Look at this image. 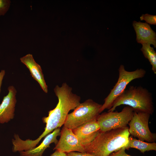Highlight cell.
Masks as SVG:
<instances>
[{
    "instance_id": "6da1fadb",
    "label": "cell",
    "mask_w": 156,
    "mask_h": 156,
    "mask_svg": "<svg viewBox=\"0 0 156 156\" xmlns=\"http://www.w3.org/2000/svg\"><path fill=\"white\" fill-rule=\"evenodd\" d=\"M72 90L65 82L61 87L55 86L54 90L58 103L54 109L49 111L48 116L42 118L43 122L46 124L44 131L36 139L29 140V144L31 147H35L43 138L64 125L69 112L74 110L80 103V97L73 93Z\"/></svg>"
},
{
    "instance_id": "7a4b0ae2",
    "label": "cell",
    "mask_w": 156,
    "mask_h": 156,
    "mask_svg": "<svg viewBox=\"0 0 156 156\" xmlns=\"http://www.w3.org/2000/svg\"><path fill=\"white\" fill-rule=\"evenodd\" d=\"M130 135L127 126L104 132L100 131L91 142L84 146L85 152L95 156H109L127 144Z\"/></svg>"
},
{
    "instance_id": "3957f363",
    "label": "cell",
    "mask_w": 156,
    "mask_h": 156,
    "mask_svg": "<svg viewBox=\"0 0 156 156\" xmlns=\"http://www.w3.org/2000/svg\"><path fill=\"white\" fill-rule=\"evenodd\" d=\"M122 105L130 107L137 112H144L151 115L154 112L152 94L141 86H131L125 89L114 100L108 112L114 111L117 107Z\"/></svg>"
},
{
    "instance_id": "277c9868",
    "label": "cell",
    "mask_w": 156,
    "mask_h": 156,
    "mask_svg": "<svg viewBox=\"0 0 156 156\" xmlns=\"http://www.w3.org/2000/svg\"><path fill=\"white\" fill-rule=\"evenodd\" d=\"M102 105L91 99L80 103L72 112L68 114L64 126L72 130L96 119Z\"/></svg>"
},
{
    "instance_id": "5b68a950",
    "label": "cell",
    "mask_w": 156,
    "mask_h": 156,
    "mask_svg": "<svg viewBox=\"0 0 156 156\" xmlns=\"http://www.w3.org/2000/svg\"><path fill=\"white\" fill-rule=\"evenodd\" d=\"M119 77L116 83L109 93L104 99V102L100 109V113L106 109H109L116 99L125 90L128 84L132 80L142 78L146 74V71L142 68L129 71L126 70L123 65L119 69Z\"/></svg>"
},
{
    "instance_id": "8992f818",
    "label": "cell",
    "mask_w": 156,
    "mask_h": 156,
    "mask_svg": "<svg viewBox=\"0 0 156 156\" xmlns=\"http://www.w3.org/2000/svg\"><path fill=\"white\" fill-rule=\"evenodd\" d=\"M133 112L132 108L127 106L120 112L109 111L99 114L96 120L100 127V131L104 132L127 126Z\"/></svg>"
},
{
    "instance_id": "52a82bcc",
    "label": "cell",
    "mask_w": 156,
    "mask_h": 156,
    "mask_svg": "<svg viewBox=\"0 0 156 156\" xmlns=\"http://www.w3.org/2000/svg\"><path fill=\"white\" fill-rule=\"evenodd\" d=\"M150 115L146 112L134 111L132 118L128 124L130 134L142 141L155 142L156 140V134L151 131L148 126Z\"/></svg>"
},
{
    "instance_id": "ba28073f",
    "label": "cell",
    "mask_w": 156,
    "mask_h": 156,
    "mask_svg": "<svg viewBox=\"0 0 156 156\" xmlns=\"http://www.w3.org/2000/svg\"><path fill=\"white\" fill-rule=\"evenodd\" d=\"M60 136L53 150L66 153L73 151L86 153L84 146L72 130L63 126Z\"/></svg>"
},
{
    "instance_id": "9c48e42d",
    "label": "cell",
    "mask_w": 156,
    "mask_h": 156,
    "mask_svg": "<svg viewBox=\"0 0 156 156\" xmlns=\"http://www.w3.org/2000/svg\"><path fill=\"white\" fill-rule=\"evenodd\" d=\"M8 90V93L3 97L0 105V123L1 124L8 122L14 116L17 91L13 86H9Z\"/></svg>"
},
{
    "instance_id": "30bf717a",
    "label": "cell",
    "mask_w": 156,
    "mask_h": 156,
    "mask_svg": "<svg viewBox=\"0 0 156 156\" xmlns=\"http://www.w3.org/2000/svg\"><path fill=\"white\" fill-rule=\"evenodd\" d=\"M72 131L84 146L91 142L97 135L100 131V127L96 119L84 124Z\"/></svg>"
},
{
    "instance_id": "8fae6325",
    "label": "cell",
    "mask_w": 156,
    "mask_h": 156,
    "mask_svg": "<svg viewBox=\"0 0 156 156\" xmlns=\"http://www.w3.org/2000/svg\"><path fill=\"white\" fill-rule=\"evenodd\" d=\"M133 25L136 33V40L141 44H153L156 47V34L146 23L134 21Z\"/></svg>"
},
{
    "instance_id": "7c38bea8",
    "label": "cell",
    "mask_w": 156,
    "mask_h": 156,
    "mask_svg": "<svg viewBox=\"0 0 156 156\" xmlns=\"http://www.w3.org/2000/svg\"><path fill=\"white\" fill-rule=\"evenodd\" d=\"M20 60L28 69L32 77L39 83L44 92L47 93L48 86L45 81L41 67L36 62L32 55L27 54L20 58Z\"/></svg>"
},
{
    "instance_id": "4fadbf2b",
    "label": "cell",
    "mask_w": 156,
    "mask_h": 156,
    "mask_svg": "<svg viewBox=\"0 0 156 156\" xmlns=\"http://www.w3.org/2000/svg\"><path fill=\"white\" fill-rule=\"evenodd\" d=\"M61 131L60 128H57L53 132L47 135L40 144L37 147L27 151L20 152V156H42V154L50 145L54 143L55 145L58 142L57 138L60 136Z\"/></svg>"
},
{
    "instance_id": "5bb4252c",
    "label": "cell",
    "mask_w": 156,
    "mask_h": 156,
    "mask_svg": "<svg viewBox=\"0 0 156 156\" xmlns=\"http://www.w3.org/2000/svg\"><path fill=\"white\" fill-rule=\"evenodd\" d=\"M125 149L134 148L139 150L142 153L152 150L156 151V143L154 142H146L138 140L133 136H129L127 144L125 146Z\"/></svg>"
},
{
    "instance_id": "9a60e30c",
    "label": "cell",
    "mask_w": 156,
    "mask_h": 156,
    "mask_svg": "<svg viewBox=\"0 0 156 156\" xmlns=\"http://www.w3.org/2000/svg\"><path fill=\"white\" fill-rule=\"evenodd\" d=\"M141 49L144 56L147 59L152 66V70L155 74H156V52L150 45L142 44Z\"/></svg>"
},
{
    "instance_id": "2e32d148",
    "label": "cell",
    "mask_w": 156,
    "mask_h": 156,
    "mask_svg": "<svg viewBox=\"0 0 156 156\" xmlns=\"http://www.w3.org/2000/svg\"><path fill=\"white\" fill-rule=\"evenodd\" d=\"M9 0H0V16L4 15L8 10L10 5Z\"/></svg>"
},
{
    "instance_id": "e0dca14e",
    "label": "cell",
    "mask_w": 156,
    "mask_h": 156,
    "mask_svg": "<svg viewBox=\"0 0 156 156\" xmlns=\"http://www.w3.org/2000/svg\"><path fill=\"white\" fill-rule=\"evenodd\" d=\"M141 20H144L147 23L151 25H156V16L149 14H143L140 17Z\"/></svg>"
},
{
    "instance_id": "ac0fdd59",
    "label": "cell",
    "mask_w": 156,
    "mask_h": 156,
    "mask_svg": "<svg viewBox=\"0 0 156 156\" xmlns=\"http://www.w3.org/2000/svg\"><path fill=\"white\" fill-rule=\"evenodd\" d=\"M125 146H123L115 153H113L109 156H132L126 153Z\"/></svg>"
},
{
    "instance_id": "d6986e66",
    "label": "cell",
    "mask_w": 156,
    "mask_h": 156,
    "mask_svg": "<svg viewBox=\"0 0 156 156\" xmlns=\"http://www.w3.org/2000/svg\"><path fill=\"white\" fill-rule=\"evenodd\" d=\"M67 156H95L90 153L73 151L67 153Z\"/></svg>"
},
{
    "instance_id": "ffe728a7",
    "label": "cell",
    "mask_w": 156,
    "mask_h": 156,
    "mask_svg": "<svg viewBox=\"0 0 156 156\" xmlns=\"http://www.w3.org/2000/svg\"><path fill=\"white\" fill-rule=\"evenodd\" d=\"M50 156H67V153L61 152L57 150L52 153Z\"/></svg>"
},
{
    "instance_id": "44dd1931",
    "label": "cell",
    "mask_w": 156,
    "mask_h": 156,
    "mask_svg": "<svg viewBox=\"0 0 156 156\" xmlns=\"http://www.w3.org/2000/svg\"><path fill=\"white\" fill-rule=\"evenodd\" d=\"M5 74V71L4 70H2L0 72V92H1V88L2 85V80Z\"/></svg>"
},
{
    "instance_id": "7402d4cb",
    "label": "cell",
    "mask_w": 156,
    "mask_h": 156,
    "mask_svg": "<svg viewBox=\"0 0 156 156\" xmlns=\"http://www.w3.org/2000/svg\"><path fill=\"white\" fill-rule=\"evenodd\" d=\"M17 135V134H14V136L15 135ZM13 139H12V141ZM12 151H13L14 152H14V150H13V147H12Z\"/></svg>"
}]
</instances>
